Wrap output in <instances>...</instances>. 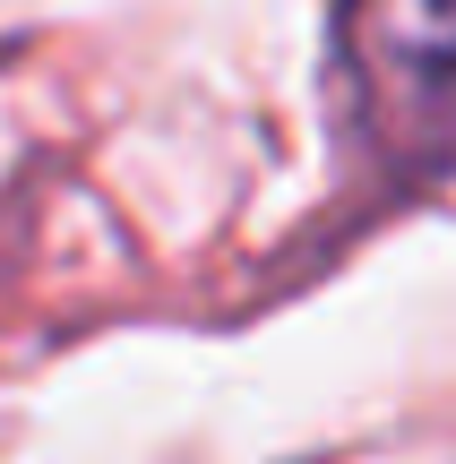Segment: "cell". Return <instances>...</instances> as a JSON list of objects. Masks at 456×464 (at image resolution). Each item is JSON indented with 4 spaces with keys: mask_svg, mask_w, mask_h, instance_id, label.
Returning a JSON list of instances; mask_svg holds the SVG:
<instances>
[{
    "mask_svg": "<svg viewBox=\"0 0 456 464\" xmlns=\"http://www.w3.org/2000/svg\"><path fill=\"white\" fill-rule=\"evenodd\" d=\"M336 44L379 164L456 189V0H336Z\"/></svg>",
    "mask_w": 456,
    "mask_h": 464,
    "instance_id": "obj_1",
    "label": "cell"
}]
</instances>
